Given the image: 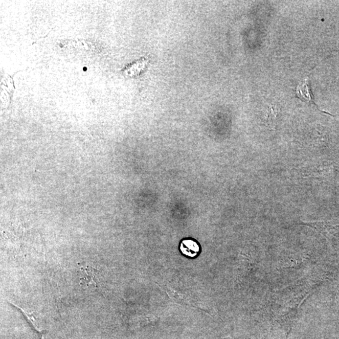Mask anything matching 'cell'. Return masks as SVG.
I'll return each mask as SVG.
<instances>
[{"label":"cell","instance_id":"1","mask_svg":"<svg viewBox=\"0 0 339 339\" xmlns=\"http://www.w3.org/2000/svg\"><path fill=\"white\" fill-rule=\"evenodd\" d=\"M81 271L83 272V278L81 280H83L88 287L92 285L96 289H98L99 281H100L98 270L90 266H88V267H82Z\"/></svg>","mask_w":339,"mask_h":339},{"label":"cell","instance_id":"2","mask_svg":"<svg viewBox=\"0 0 339 339\" xmlns=\"http://www.w3.org/2000/svg\"><path fill=\"white\" fill-rule=\"evenodd\" d=\"M296 92L297 96L301 101L309 104V105H314L316 106L314 101L313 94H312L309 84L308 83L307 78L298 84L297 88H296Z\"/></svg>","mask_w":339,"mask_h":339},{"label":"cell","instance_id":"3","mask_svg":"<svg viewBox=\"0 0 339 339\" xmlns=\"http://www.w3.org/2000/svg\"><path fill=\"white\" fill-rule=\"evenodd\" d=\"M181 253L189 258H195L200 252V247L196 241L187 239L181 241L180 247Z\"/></svg>","mask_w":339,"mask_h":339},{"label":"cell","instance_id":"4","mask_svg":"<svg viewBox=\"0 0 339 339\" xmlns=\"http://www.w3.org/2000/svg\"><path fill=\"white\" fill-rule=\"evenodd\" d=\"M333 174V168L331 165H322L308 173L305 177L316 179H327Z\"/></svg>","mask_w":339,"mask_h":339}]
</instances>
